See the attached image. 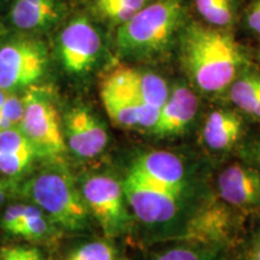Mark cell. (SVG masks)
Masks as SVG:
<instances>
[{
  "mask_svg": "<svg viewBox=\"0 0 260 260\" xmlns=\"http://www.w3.org/2000/svg\"><path fill=\"white\" fill-rule=\"evenodd\" d=\"M182 60L191 81L203 92L225 89L243 61L232 35L219 29L191 24L182 39Z\"/></svg>",
  "mask_w": 260,
  "mask_h": 260,
  "instance_id": "6da1fadb",
  "label": "cell"
},
{
  "mask_svg": "<svg viewBox=\"0 0 260 260\" xmlns=\"http://www.w3.org/2000/svg\"><path fill=\"white\" fill-rule=\"evenodd\" d=\"M180 0H157L145 5L117 31V45L132 54H148L164 48L182 21Z\"/></svg>",
  "mask_w": 260,
  "mask_h": 260,
  "instance_id": "7a4b0ae2",
  "label": "cell"
},
{
  "mask_svg": "<svg viewBox=\"0 0 260 260\" xmlns=\"http://www.w3.org/2000/svg\"><path fill=\"white\" fill-rule=\"evenodd\" d=\"M24 194L64 229L82 230L88 225L89 211L68 172L56 169L39 172L25 184Z\"/></svg>",
  "mask_w": 260,
  "mask_h": 260,
  "instance_id": "3957f363",
  "label": "cell"
},
{
  "mask_svg": "<svg viewBox=\"0 0 260 260\" xmlns=\"http://www.w3.org/2000/svg\"><path fill=\"white\" fill-rule=\"evenodd\" d=\"M22 100L24 111L19 128L35 153L50 158L59 157L67 144L59 115L51 98L44 90L30 88Z\"/></svg>",
  "mask_w": 260,
  "mask_h": 260,
  "instance_id": "277c9868",
  "label": "cell"
},
{
  "mask_svg": "<svg viewBox=\"0 0 260 260\" xmlns=\"http://www.w3.org/2000/svg\"><path fill=\"white\" fill-rule=\"evenodd\" d=\"M122 186L130 210L140 222L149 226H162L176 220L187 195L151 183L132 169Z\"/></svg>",
  "mask_w": 260,
  "mask_h": 260,
  "instance_id": "5b68a950",
  "label": "cell"
},
{
  "mask_svg": "<svg viewBox=\"0 0 260 260\" xmlns=\"http://www.w3.org/2000/svg\"><path fill=\"white\" fill-rule=\"evenodd\" d=\"M81 194L106 236H118L128 229L130 216L121 182L107 175H93L84 180Z\"/></svg>",
  "mask_w": 260,
  "mask_h": 260,
  "instance_id": "8992f818",
  "label": "cell"
},
{
  "mask_svg": "<svg viewBox=\"0 0 260 260\" xmlns=\"http://www.w3.org/2000/svg\"><path fill=\"white\" fill-rule=\"evenodd\" d=\"M47 54L44 45L17 40L0 47V89L6 92L31 86L45 73Z\"/></svg>",
  "mask_w": 260,
  "mask_h": 260,
  "instance_id": "52a82bcc",
  "label": "cell"
},
{
  "mask_svg": "<svg viewBox=\"0 0 260 260\" xmlns=\"http://www.w3.org/2000/svg\"><path fill=\"white\" fill-rule=\"evenodd\" d=\"M102 50V39L87 18L70 22L59 38L60 59L70 74H83L92 69Z\"/></svg>",
  "mask_w": 260,
  "mask_h": 260,
  "instance_id": "ba28073f",
  "label": "cell"
},
{
  "mask_svg": "<svg viewBox=\"0 0 260 260\" xmlns=\"http://www.w3.org/2000/svg\"><path fill=\"white\" fill-rule=\"evenodd\" d=\"M63 134L71 152L86 159L102 153L109 140L105 126L83 107H75L65 116Z\"/></svg>",
  "mask_w": 260,
  "mask_h": 260,
  "instance_id": "9c48e42d",
  "label": "cell"
},
{
  "mask_svg": "<svg viewBox=\"0 0 260 260\" xmlns=\"http://www.w3.org/2000/svg\"><path fill=\"white\" fill-rule=\"evenodd\" d=\"M130 169L151 183L187 194L189 184L186 167L181 158L171 152H148L136 159Z\"/></svg>",
  "mask_w": 260,
  "mask_h": 260,
  "instance_id": "30bf717a",
  "label": "cell"
},
{
  "mask_svg": "<svg viewBox=\"0 0 260 260\" xmlns=\"http://www.w3.org/2000/svg\"><path fill=\"white\" fill-rule=\"evenodd\" d=\"M100 98L113 124L125 129L139 125L138 98L126 83L119 68L103 80Z\"/></svg>",
  "mask_w": 260,
  "mask_h": 260,
  "instance_id": "8fae6325",
  "label": "cell"
},
{
  "mask_svg": "<svg viewBox=\"0 0 260 260\" xmlns=\"http://www.w3.org/2000/svg\"><path fill=\"white\" fill-rule=\"evenodd\" d=\"M220 198L236 207L260 206V171L241 164H233L218 177Z\"/></svg>",
  "mask_w": 260,
  "mask_h": 260,
  "instance_id": "7c38bea8",
  "label": "cell"
},
{
  "mask_svg": "<svg viewBox=\"0 0 260 260\" xmlns=\"http://www.w3.org/2000/svg\"><path fill=\"white\" fill-rule=\"evenodd\" d=\"M198 98L187 87L180 86L169 94L161 106L157 122L151 130L155 135L169 136L181 133L198 112Z\"/></svg>",
  "mask_w": 260,
  "mask_h": 260,
  "instance_id": "4fadbf2b",
  "label": "cell"
},
{
  "mask_svg": "<svg viewBox=\"0 0 260 260\" xmlns=\"http://www.w3.org/2000/svg\"><path fill=\"white\" fill-rule=\"evenodd\" d=\"M60 0H12L10 22L22 31H39L59 21L63 15Z\"/></svg>",
  "mask_w": 260,
  "mask_h": 260,
  "instance_id": "5bb4252c",
  "label": "cell"
},
{
  "mask_svg": "<svg viewBox=\"0 0 260 260\" xmlns=\"http://www.w3.org/2000/svg\"><path fill=\"white\" fill-rule=\"evenodd\" d=\"M241 132L242 122L239 116L229 111H214L205 122L203 139L210 148L224 151L234 146Z\"/></svg>",
  "mask_w": 260,
  "mask_h": 260,
  "instance_id": "9a60e30c",
  "label": "cell"
},
{
  "mask_svg": "<svg viewBox=\"0 0 260 260\" xmlns=\"http://www.w3.org/2000/svg\"><path fill=\"white\" fill-rule=\"evenodd\" d=\"M119 69L135 95L148 106L160 111L161 106L170 94L167 82L155 74L142 73L132 68Z\"/></svg>",
  "mask_w": 260,
  "mask_h": 260,
  "instance_id": "2e32d148",
  "label": "cell"
},
{
  "mask_svg": "<svg viewBox=\"0 0 260 260\" xmlns=\"http://www.w3.org/2000/svg\"><path fill=\"white\" fill-rule=\"evenodd\" d=\"M229 228V216L225 209L219 206L209 207L194 217L189 225V233L197 239L218 240Z\"/></svg>",
  "mask_w": 260,
  "mask_h": 260,
  "instance_id": "e0dca14e",
  "label": "cell"
},
{
  "mask_svg": "<svg viewBox=\"0 0 260 260\" xmlns=\"http://www.w3.org/2000/svg\"><path fill=\"white\" fill-rule=\"evenodd\" d=\"M229 96L247 115L260 118V75H246L236 80L230 87Z\"/></svg>",
  "mask_w": 260,
  "mask_h": 260,
  "instance_id": "ac0fdd59",
  "label": "cell"
},
{
  "mask_svg": "<svg viewBox=\"0 0 260 260\" xmlns=\"http://www.w3.org/2000/svg\"><path fill=\"white\" fill-rule=\"evenodd\" d=\"M147 0H95L98 11L117 23H124L144 8Z\"/></svg>",
  "mask_w": 260,
  "mask_h": 260,
  "instance_id": "d6986e66",
  "label": "cell"
},
{
  "mask_svg": "<svg viewBox=\"0 0 260 260\" xmlns=\"http://www.w3.org/2000/svg\"><path fill=\"white\" fill-rule=\"evenodd\" d=\"M198 12L205 21L216 27H225L233 22L230 0H195Z\"/></svg>",
  "mask_w": 260,
  "mask_h": 260,
  "instance_id": "ffe728a7",
  "label": "cell"
},
{
  "mask_svg": "<svg viewBox=\"0 0 260 260\" xmlns=\"http://www.w3.org/2000/svg\"><path fill=\"white\" fill-rule=\"evenodd\" d=\"M48 233H50V224L45 218L40 207H38L37 205H25L23 223L18 236L30 241H38L46 237Z\"/></svg>",
  "mask_w": 260,
  "mask_h": 260,
  "instance_id": "44dd1931",
  "label": "cell"
},
{
  "mask_svg": "<svg viewBox=\"0 0 260 260\" xmlns=\"http://www.w3.org/2000/svg\"><path fill=\"white\" fill-rule=\"evenodd\" d=\"M64 260H117V254L109 242L92 241L77 247Z\"/></svg>",
  "mask_w": 260,
  "mask_h": 260,
  "instance_id": "7402d4cb",
  "label": "cell"
},
{
  "mask_svg": "<svg viewBox=\"0 0 260 260\" xmlns=\"http://www.w3.org/2000/svg\"><path fill=\"white\" fill-rule=\"evenodd\" d=\"M35 152H12V153L0 154V172L8 176H16L22 174L29 167L32 158L35 157Z\"/></svg>",
  "mask_w": 260,
  "mask_h": 260,
  "instance_id": "603a6c76",
  "label": "cell"
},
{
  "mask_svg": "<svg viewBox=\"0 0 260 260\" xmlns=\"http://www.w3.org/2000/svg\"><path fill=\"white\" fill-rule=\"evenodd\" d=\"M25 151L35 152L21 129L10 128L0 130V154Z\"/></svg>",
  "mask_w": 260,
  "mask_h": 260,
  "instance_id": "cb8c5ba5",
  "label": "cell"
},
{
  "mask_svg": "<svg viewBox=\"0 0 260 260\" xmlns=\"http://www.w3.org/2000/svg\"><path fill=\"white\" fill-rule=\"evenodd\" d=\"M24 204H15L5 210L2 218V228L10 235L18 236L23 223Z\"/></svg>",
  "mask_w": 260,
  "mask_h": 260,
  "instance_id": "d4e9b609",
  "label": "cell"
},
{
  "mask_svg": "<svg viewBox=\"0 0 260 260\" xmlns=\"http://www.w3.org/2000/svg\"><path fill=\"white\" fill-rule=\"evenodd\" d=\"M23 111V100H22V98L16 96L14 94H9L4 104H3L2 109H0V113L11 123L14 128L21 125Z\"/></svg>",
  "mask_w": 260,
  "mask_h": 260,
  "instance_id": "484cf974",
  "label": "cell"
},
{
  "mask_svg": "<svg viewBox=\"0 0 260 260\" xmlns=\"http://www.w3.org/2000/svg\"><path fill=\"white\" fill-rule=\"evenodd\" d=\"M0 260H44L39 249L32 247L5 246L0 248Z\"/></svg>",
  "mask_w": 260,
  "mask_h": 260,
  "instance_id": "4316f807",
  "label": "cell"
},
{
  "mask_svg": "<svg viewBox=\"0 0 260 260\" xmlns=\"http://www.w3.org/2000/svg\"><path fill=\"white\" fill-rule=\"evenodd\" d=\"M153 260H206L203 254L193 248L175 247L154 256Z\"/></svg>",
  "mask_w": 260,
  "mask_h": 260,
  "instance_id": "83f0119b",
  "label": "cell"
},
{
  "mask_svg": "<svg viewBox=\"0 0 260 260\" xmlns=\"http://www.w3.org/2000/svg\"><path fill=\"white\" fill-rule=\"evenodd\" d=\"M247 23L253 31L260 34V0H256L249 9L247 15Z\"/></svg>",
  "mask_w": 260,
  "mask_h": 260,
  "instance_id": "f1b7e54d",
  "label": "cell"
},
{
  "mask_svg": "<svg viewBox=\"0 0 260 260\" xmlns=\"http://www.w3.org/2000/svg\"><path fill=\"white\" fill-rule=\"evenodd\" d=\"M245 260H260V233L247 251Z\"/></svg>",
  "mask_w": 260,
  "mask_h": 260,
  "instance_id": "f546056e",
  "label": "cell"
},
{
  "mask_svg": "<svg viewBox=\"0 0 260 260\" xmlns=\"http://www.w3.org/2000/svg\"><path fill=\"white\" fill-rule=\"evenodd\" d=\"M253 155H254L255 161L258 162V165L260 167V140L254 145V147H253Z\"/></svg>",
  "mask_w": 260,
  "mask_h": 260,
  "instance_id": "4dcf8cb0",
  "label": "cell"
},
{
  "mask_svg": "<svg viewBox=\"0 0 260 260\" xmlns=\"http://www.w3.org/2000/svg\"><path fill=\"white\" fill-rule=\"evenodd\" d=\"M8 95H9V92H6V90H4V89H0V109H2L3 104H4L5 99L8 98Z\"/></svg>",
  "mask_w": 260,
  "mask_h": 260,
  "instance_id": "1f68e13d",
  "label": "cell"
}]
</instances>
